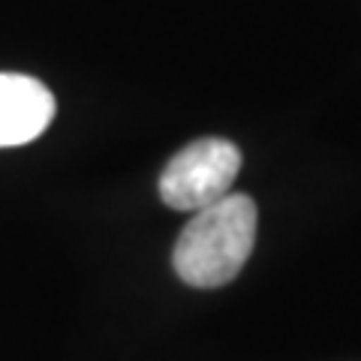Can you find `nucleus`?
Returning a JSON list of instances; mask_svg holds the SVG:
<instances>
[{
  "label": "nucleus",
  "mask_w": 361,
  "mask_h": 361,
  "mask_svg": "<svg viewBox=\"0 0 361 361\" xmlns=\"http://www.w3.org/2000/svg\"><path fill=\"white\" fill-rule=\"evenodd\" d=\"M256 244V202L229 193L193 214L178 235L172 265L184 283L217 289L241 274Z\"/></svg>",
  "instance_id": "1"
},
{
  "label": "nucleus",
  "mask_w": 361,
  "mask_h": 361,
  "mask_svg": "<svg viewBox=\"0 0 361 361\" xmlns=\"http://www.w3.org/2000/svg\"><path fill=\"white\" fill-rule=\"evenodd\" d=\"M241 172V151L229 139H196L166 163L160 199L175 211H202L229 196Z\"/></svg>",
  "instance_id": "2"
},
{
  "label": "nucleus",
  "mask_w": 361,
  "mask_h": 361,
  "mask_svg": "<svg viewBox=\"0 0 361 361\" xmlns=\"http://www.w3.org/2000/svg\"><path fill=\"white\" fill-rule=\"evenodd\" d=\"M54 118V94L39 78L0 73V148L27 145Z\"/></svg>",
  "instance_id": "3"
}]
</instances>
